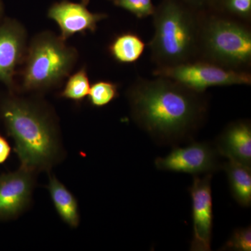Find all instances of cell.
I'll return each mask as SVG.
<instances>
[{"mask_svg":"<svg viewBox=\"0 0 251 251\" xmlns=\"http://www.w3.org/2000/svg\"><path fill=\"white\" fill-rule=\"evenodd\" d=\"M146 44L138 34L131 31L122 33L114 38L108 50L112 58L120 64H133L143 56Z\"/></svg>","mask_w":251,"mask_h":251,"instance_id":"obj_15","label":"cell"},{"mask_svg":"<svg viewBox=\"0 0 251 251\" xmlns=\"http://www.w3.org/2000/svg\"><path fill=\"white\" fill-rule=\"evenodd\" d=\"M196 60L249 72L251 66L250 23L211 10L201 11Z\"/></svg>","mask_w":251,"mask_h":251,"instance_id":"obj_4","label":"cell"},{"mask_svg":"<svg viewBox=\"0 0 251 251\" xmlns=\"http://www.w3.org/2000/svg\"><path fill=\"white\" fill-rule=\"evenodd\" d=\"M1 117L15 142L21 168L36 173L49 171L58 160L60 143L52 120L38 105L10 99L1 106Z\"/></svg>","mask_w":251,"mask_h":251,"instance_id":"obj_2","label":"cell"},{"mask_svg":"<svg viewBox=\"0 0 251 251\" xmlns=\"http://www.w3.org/2000/svg\"><path fill=\"white\" fill-rule=\"evenodd\" d=\"M48 189L61 219L71 227H77L80 224V214L74 195L54 175L50 176Z\"/></svg>","mask_w":251,"mask_h":251,"instance_id":"obj_13","label":"cell"},{"mask_svg":"<svg viewBox=\"0 0 251 251\" xmlns=\"http://www.w3.org/2000/svg\"><path fill=\"white\" fill-rule=\"evenodd\" d=\"M184 3L198 11L209 10L214 0H182Z\"/></svg>","mask_w":251,"mask_h":251,"instance_id":"obj_21","label":"cell"},{"mask_svg":"<svg viewBox=\"0 0 251 251\" xmlns=\"http://www.w3.org/2000/svg\"><path fill=\"white\" fill-rule=\"evenodd\" d=\"M215 144L192 142L184 148L174 147L169 154L154 161L158 171L200 175L214 174L223 170L224 163Z\"/></svg>","mask_w":251,"mask_h":251,"instance_id":"obj_7","label":"cell"},{"mask_svg":"<svg viewBox=\"0 0 251 251\" xmlns=\"http://www.w3.org/2000/svg\"><path fill=\"white\" fill-rule=\"evenodd\" d=\"M209 10L251 23V0H214Z\"/></svg>","mask_w":251,"mask_h":251,"instance_id":"obj_17","label":"cell"},{"mask_svg":"<svg viewBox=\"0 0 251 251\" xmlns=\"http://www.w3.org/2000/svg\"><path fill=\"white\" fill-rule=\"evenodd\" d=\"M118 85L107 80H99L90 87L88 100L97 108L105 106L119 97Z\"/></svg>","mask_w":251,"mask_h":251,"instance_id":"obj_18","label":"cell"},{"mask_svg":"<svg viewBox=\"0 0 251 251\" xmlns=\"http://www.w3.org/2000/svg\"><path fill=\"white\" fill-rule=\"evenodd\" d=\"M221 251H251V227L236 229L227 242L221 248Z\"/></svg>","mask_w":251,"mask_h":251,"instance_id":"obj_20","label":"cell"},{"mask_svg":"<svg viewBox=\"0 0 251 251\" xmlns=\"http://www.w3.org/2000/svg\"><path fill=\"white\" fill-rule=\"evenodd\" d=\"M35 173L21 168L0 175V219L19 215L29 204Z\"/></svg>","mask_w":251,"mask_h":251,"instance_id":"obj_10","label":"cell"},{"mask_svg":"<svg viewBox=\"0 0 251 251\" xmlns=\"http://www.w3.org/2000/svg\"><path fill=\"white\" fill-rule=\"evenodd\" d=\"M89 1L82 0L81 3H75L64 0L50 8L48 16L59 26L61 32L59 37L63 41L78 33L94 32L98 23L108 17L106 14L89 11Z\"/></svg>","mask_w":251,"mask_h":251,"instance_id":"obj_9","label":"cell"},{"mask_svg":"<svg viewBox=\"0 0 251 251\" xmlns=\"http://www.w3.org/2000/svg\"><path fill=\"white\" fill-rule=\"evenodd\" d=\"M214 144L221 156L251 166V124L249 120H237L228 124Z\"/></svg>","mask_w":251,"mask_h":251,"instance_id":"obj_11","label":"cell"},{"mask_svg":"<svg viewBox=\"0 0 251 251\" xmlns=\"http://www.w3.org/2000/svg\"><path fill=\"white\" fill-rule=\"evenodd\" d=\"M231 193L241 206L249 207L251 204V166L227 160L224 163Z\"/></svg>","mask_w":251,"mask_h":251,"instance_id":"obj_14","label":"cell"},{"mask_svg":"<svg viewBox=\"0 0 251 251\" xmlns=\"http://www.w3.org/2000/svg\"><path fill=\"white\" fill-rule=\"evenodd\" d=\"M201 11L182 0H161L155 7L154 34L149 46L157 67L197 59Z\"/></svg>","mask_w":251,"mask_h":251,"instance_id":"obj_3","label":"cell"},{"mask_svg":"<svg viewBox=\"0 0 251 251\" xmlns=\"http://www.w3.org/2000/svg\"><path fill=\"white\" fill-rule=\"evenodd\" d=\"M117 7L128 11L135 17L145 18L152 16L156 6L153 4L152 0H110Z\"/></svg>","mask_w":251,"mask_h":251,"instance_id":"obj_19","label":"cell"},{"mask_svg":"<svg viewBox=\"0 0 251 251\" xmlns=\"http://www.w3.org/2000/svg\"><path fill=\"white\" fill-rule=\"evenodd\" d=\"M25 45L24 29L18 23L0 26V81L11 86Z\"/></svg>","mask_w":251,"mask_h":251,"instance_id":"obj_12","label":"cell"},{"mask_svg":"<svg viewBox=\"0 0 251 251\" xmlns=\"http://www.w3.org/2000/svg\"><path fill=\"white\" fill-rule=\"evenodd\" d=\"M153 75L176 81L198 93H204L208 88L213 87L251 84L249 72L231 70L202 60L191 61L173 67H156Z\"/></svg>","mask_w":251,"mask_h":251,"instance_id":"obj_6","label":"cell"},{"mask_svg":"<svg viewBox=\"0 0 251 251\" xmlns=\"http://www.w3.org/2000/svg\"><path fill=\"white\" fill-rule=\"evenodd\" d=\"M1 9H2V6H1V1H0V14L1 13Z\"/></svg>","mask_w":251,"mask_h":251,"instance_id":"obj_23","label":"cell"},{"mask_svg":"<svg viewBox=\"0 0 251 251\" xmlns=\"http://www.w3.org/2000/svg\"><path fill=\"white\" fill-rule=\"evenodd\" d=\"M90 87L87 69L83 67L69 77L61 97L74 101H80L88 96Z\"/></svg>","mask_w":251,"mask_h":251,"instance_id":"obj_16","label":"cell"},{"mask_svg":"<svg viewBox=\"0 0 251 251\" xmlns=\"http://www.w3.org/2000/svg\"><path fill=\"white\" fill-rule=\"evenodd\" d=\"M11 147L4 138L0 135V164L4 163L9 158Z\"/></svg>","mask_w":251,"mask_h":251,"instance_id":"obj_22","label":"cell"},{"mask_svg":"<svg viewBox=\"0 0 251 251\" xmlns=\"http://www.w3.org/2000/svg\"><path fill=\"white\" fill-rule=\"evenodd\" d=\"M76 52L60 37L49 33L36 36L31 42L23 72V87L41 90L58 84L71 72Z\"/></svg>","mask_w":251,"mask_h":251,"instance_id":"obj_5","label":"cell"},{"mask_svg":"<svg viewBox=\"0 0 251 251\" xmlns=\"http://www.w3.org/2000/svg\"><path fill=\"white\" fill-rule=\"evenodd\" d=\"M213 174L194 175L189 188L192 200L193 237L191 251H211L213 228L211 179Z\"/></svg>","mask_w":251,"mask_h":251,"instance_id":"obj_8","label":"cell"},{"mask_svg":"<svg viewBox=\"0 0 251 251\" xmlns=\"http://www.w3.org/2000/svg\"><path fill=\"white\" fill-rule=\"evenodd\" d=\"M156 77H138L127 90L132 119L158 144L175 147L193 141L207 115V99L176 81Z\"/></svg>","mask_w":251,"mask_h":251,"instance_id":"obj_1","label":"cell"}]
</instances>
